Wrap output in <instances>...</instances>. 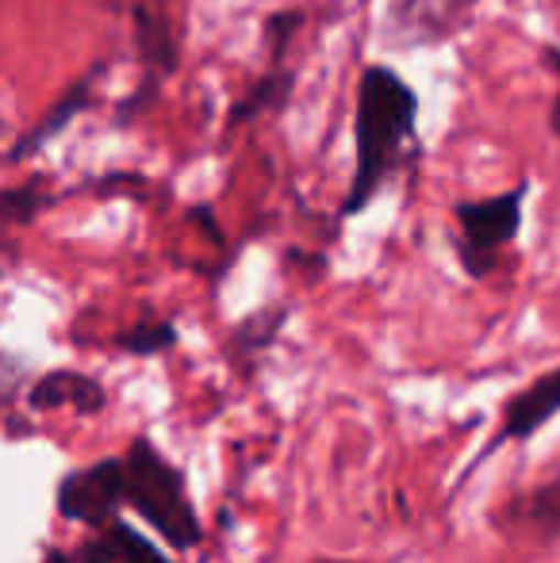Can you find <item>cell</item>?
Returning <instances> with one entry per match:
<instances>
[{"label":"cell","instance_id":"cell-1","mask_svg":"<svg viewBox=\"0 0 560 563\" xmlns=\"http://www.w3.org/2000/svg\"><path fill=\"white\" fill-rule=\"evenodd\" d=\"M419 92L392 66H365L358 81L353 112V180L342 200V216H361L415 146Z\"/></svg>","mask_w":560,"mask_h":563},{"label":"cell","instance_id":"cell-2","mask_svg":"<svg viewBox=\"0 0 560 563\" xmlns=\"http://www.w3.org/2000/svg\"><path fill=\"white\" fill-rule=\"evenodd\" d=\"M123 503L162 537L169 549L193 552L204 541V521L188 498L185 472L142 433L123 449Z\"/></svg>","mask_w":560,"mask_h":563},{"label":"cell","instance_id":"cell-3","mask_svg":"<svg viewBox=\"0 0 560 563\" xmlns=\"http://www.w3.org/2000/svg\"><path fill=\"white\" fill-rule=\"evenodd\" d=\"M530 196V180L515 185L510 192L487 196V200L453 203L457 223V261L472 280H487L499 268L503 253L515 245L523 230V203Z\"/></svg>","mask_w":560,"mask_h":563},{"label":"cell","instance_id":"cell-4","mask_svg":"<svg viewBox=\"0 0 560 563\" xmlns=\"http://www.w3.org/2000/svg\"><path fill=\"white\" fill-rule=\"evenodd\" d=\"M123 452L120 456H100L85 467H74L54 487V510L58 518L85 529H105L123 510Z\"/></svg>","mask_w":560,"mask_h":563},{"label":"cell","instance_id":"cell-5","mask_svg":"<svg viewBox=\"0 0 560 563\" xmlns=\"http://www.w3.org/2000/svg\"><path fill=\"white\" fill-rule=\"evenodd\" d=\"M480 0H392L384 12V43L419 51L453 38L469 27Z\"/></svg>","mask_w":560,"mask_h":563},{"label":"cell","instance_id":"cell-6","mask_svg":"<svg viewBox=\"0 0 560 563\" xmlns=\"http://www.w3.org/2000/svg\"><path fill=\"white\" fill-rule=\"evenodd\" d=\"M131 20H135V51L142 62V89L131 100L120 104V119H131L154 97V89L165 81V77L177 69L180 62V35L177 27L169 23V15L162 8H150V4H135L131 8Z\"/></svg>","mask_w":560,"mask_h":563},{"label":"cell","instance_id":"cell-7","mask_svg":"<svg viewBox=\"0 0 560 563\" xmlns=\"http://www.w3.org/2000/svg\"><path fill=\"white\" fill-rule=\"evenodd\" d=\"M560 415V364L549 372H541L538 379L515 391L503 402V422L495 433L492 449H499L503 441H530L538 438L541 426H549Z\"/></svg>","mask_w":560,"mask_h":563},{"label":"cell","instance_id":"cell-8","mask_svg":"<svg viewBox=\"0 0 560 563\" xmlns=\"http://www.w3.org/2000/svg\"><path fill=\"white\" fill-rule=\"evenodd\" d=\"M495 526L510 537H523V541H560V479H546L538 487L515 495L495 514Z\"/></svg>","mask_w":560,"mask_h":563},{"label":"cell","instance_id":"cell-9","mask_svg":"<svg viewBox=\"0 0 560 563\" xmlns=\"http://www.w3.org/2000/svg\"><path fill=\"white\" fill-rule=\"evenodd\" d=\"M31 410H77V415H100L108 407V387L97 376L77 368H51L28 387Z\"/></svg>","mask_w":560,"mask_h":563},{"label":"cell","instance_id":"cell-10","mask_svg":"<svg viewBox=\"0 0 560 563\" xmlns=\"http://www.w3.org/2000/svg\"><path fill=\"white\" fill-rule=\"evenodd\" d=\"M105 74V62H100V66H92L89 74L81 77V81H74L69 85L66 92H62L58 100H54L51 108H46V115L39 119L35 126H31V131H23L20 139L12 142V150H8V162H23V157H31V154H39V150L46 146V142L54 139V134H62L66 131L69 123H74L77 115L85 112V108L92 104V85H97V77Z\"/></svg>","mask_w":560,"mask_h":563},{"label":"cell","instance_id":"cell-11","mask_svg":"<svg viewBox=\"0 0 560 563\" xmlns=\"http://www.w3.org/2000/svg\"><path fill=\"white\" fill-rule=\"evenodd\" d=\"M292 89H296V74L284 69V66H270L231 104V112H227V131H234V126H242V123H254V119L265 115V112H284Z\"/></svg>","mask_w":560,"mask_h":563},{"label":"cell","instance_id":"cell-12","mask_svg":"<svg viewBox=\"0 0 560 563\" xmlns=\"http://www.w3.org/2000/svg\"><path fill=\"white\" fill-rule=\"evenodd\" d=\"M85 544H89V549L97 552L105 563H177V560L165 556V552L157 549L146 533H139V529L123 518H116L112 526H105L92 537H85Z\"/></svg>","mask_w":560,"mask_h":563},{"label":"cell","instance_id":"cell-13","mask_svg":"<svg viewBox=\"0 0 560 563\" xmlns=\"http://www.w3.org/2000/svg\"><path fill=\"white\" fill-rule=\"evenodd\" d=\"M288 322V307H262V311L246 314L231 334V356L234 361H254L277 341V334Z\"/></svg>","mask_w":560,"mask_h":563},{"label":"cell","instance_id":"cell-14","mask_svg":"<svg viewBox=\"0 0 560 563\" xmlns=\"http://www.w3.org/2000/svg\"><path fill=\"white\" fill-rule=\"evenodd\" d=\"M173 345H177V327L169 319H157V314H146L116 338V349L128 356H162Z\"/></svg>","mask_w":560,"mask_h":563},{"label":"cell","instance_id":"cell-15","mask_svg":"<svg viewBox=\"0 0 560 563\" xmlns=\"http://www.w3.org/2000/svg\"><path fill=\"white\" fill-rule=\"evenodd\" d=\"M46 208H54V196L46 192L43 177L28 180V185L8 188L4 200H0V216H4L8 227H28L31 219H39Z\"/></svg>","mask_w":560,"mask_h":563},{"label":"cell","instance_id":"cell-16","mask_svg":"<svg viewBox=\"0 0 560 563\" xmlns=\"http://www.w3.org/2000/svg\"><path fill=\"white\" fill-rule=\"evenodd\" d=\"M304 23V12H277L265 20V43H270V66H284V51H288L292 35Z\"/></svg>","mask_w":560,"mask_h":563},{"label":"cell","instance_id":"cell-17","mask_svg":"<svg viewBox=\"0 0 560 563\" xmlns=\"http://www.w3.org/2000/svg\"><path fill=\"white\" fill-rule=\"evenodd\" d=\"M43 563H105V560H100L97 552H92L89 544L81 541V544H77L74 552H62V549H46V552H43Z\"/></svg>","mask_w":560,"mask_h":563},{"label":"cell","instance_id":"cell-18","mask_svg":"<svg viewBox=\"0 0 560 563\" xmlns=\"http://www.w3.org/2000/svg\"><path fill=\"white\" fill-rule=\"evenodd\" d=\"M546 66L560 77V46H546ZM549 131H553L557 139H560V89H557L553 108H549Z\"/></svg>","mask_w":560,"mask_h":563},{"label":"cell","instance_id":"cell-19","mask_svg":"<svg viewBox=\"0 0 560 563\" xmlns=\"http://www.w3.org/2000/svg\"><path fill=\"white\" fill-rule=\"evenodd\" d=\"M311 563H369V560H334V556H315Z\"/></svg>","mask_w":560,"mask_h":563}]
</instances>
